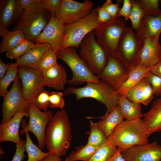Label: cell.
Wrapping results in <instances>:
<instances>
[{
  "label": "cell",
  "mask_w": 161,
  "mask_h": 161,
  "mask_svg": "<svg viewBox=\"0 0 161 161\" xmlns=\"http://www.w3.org/2000/svg\"><path fill=\"white\" fill-rule=\"evenodd\" d=\"M18 75L21 81L23 96L28 102L45 89L42 73L39 70L20 67Z\"/></svg>",
  "instance_id": "obj_12"
},
{
  "label": "cell",
  "mask_w": 161,
  "mask_h": 161,
  "mask_svg": "<svg viewBox=\"0 0 161 161\" xmlns=\"http://www.w3.org/2000/svg\"><path fill=\"white\" fill-rule=\"evenodd\" d=\"M25 133V149L28 155L27 161H40L49 154L48 152L47 153L43 152L39 147L33 143L28 132H26Z\"/></svg>",
  "instance_id": "obj_31"
},
{
  "label": "cell",
  "mask_w": 161,
  "mask_h": 161,
  "mask_svg": "<svg viewBox=\"0 0 161 161\" xmlns=\"http://www.w3.org/2000/svg\"><path fill=\"white\" fill-rule=\"evenodd\" d=\"M25 116L29 117L28 111H21L4 124H0V143L10 141L16 144L22 141L19 135V128L22 120Z\"/></svg>",
  "instance_id": "obj_19"
},
{
  "label": "cell",
  "mask_w": 161,
  "mask_h": 161,
  "mask_svg": "<svg viewBox=\"0 0 161 161\" xmlns=\"http://www.w3.org/2000/svg\"><path fill=\"white\" fill-rule=\"evenodd\" d=\"M66 34L65 26L57 17L51 16L48 23L34 41L36 44H49L57 53L61 49Z\"/></svg>",
  "instance_id": "obj_15"
},
{
  "label": "cell",
  "mask_w": 161,
  "mask_h": 161,
  "mask_svg": "<svg viewBox=\"0 0 161 161\" xmlns=\"http://www.w3.org/2000/svg\"><path fill=\"white\" fill-rule=\"evenodd\" d=\"M131 1L132 7L129 19L131 22L132 29L137 31L142 20L145 16V13L138 0Z\"/></svg>",
  "instance_id": "obj_34"
},
{
  "label": "cell",
  "mask_w": 161,
  "mask_h": 161,
  "mask_svg": "<svg viewBox=\"0 0 161 161\" xmlns=\"http://www.w3.org/2000/svg\"><path fill=\"white\" fill-rule=\"evenodd\" d=\"M136 33L142 41L147 38L154 37L161 33V16H144Z\"/></svg>",
  "instance_id": "obj_25"
},
{
  "label": "cell",
  "mask_w": 161,
  "mask_h": 161,
  "mask_svg": "<svg viewBox=\"0 0 161 161\" xmlns=\"http://www.w3.org/2000/svg\"><path fill=\"white\" fill-rule=\"evenodd\" d=\"M97 18V11L96 8H94L83 18L65 26L66 34L61 49L70 47H75L79 49L80 43L85 37L100 24L98 23Z\"/></svg>",
  "instance_id": "obj_9"
},
{
  "label": "cell",
  "mask_w": 161,
  "mask_h": 161,
  "mask_svg": "<svg viewBox=\"0 0 161 161\" xmlns=\"http://www.w3.org/2000/svg\"><path fill=\"white\" fill-rule=\"evenodd\" d=\"M117 105L126 120H131L143 117L141 104L132 102L126 97L119 96Z\"/></svg>",
  "instance_id": "obj_27"
},
{
  "label": "cell",
  "mask_w": 161,
  "mask_h": 161,
  "mask_svg": "<svg viewBox=\"0 0 161 161\" xmlns=\"http://www.w3.org/2000/svg\"><path fill=\"white\" fill-rule=\"evenodd\" d=\"M127 27L124 20L116 17L100 25L94 30L96 40L108 56H116L119 41Z\"/></svg>",
  "instance_id": "obj_5"
},
{
  "label": "cell",
  "mask_w": 161,
  "mask_h": 161,
  "mask_svg": "<svg viewBox=\"0 0 161 161\" xmlns=\"http://www.w3.org/2000/svg\"><path fill=\"white\" fill-rule=\"evenodd\" d=\"M115 91L110 85L100 80L96 83H87L85 86L81 87H68L63 93L65 96L74 95L77 100L86 98L94 99L105 106L106 114L117 104L119 96L114 94Z\"/></svg>",
  "instance_id": "obj_3"
},
{
  "label": "cell",
  "mask_w": 161,
  "mask_h": 161,
  "mask_svg": "<svg viewBox=\"0 0 161 161\" xmlns=\"http://www.w3.org/2000/svg\"><path fill=\"white\" fill-rule=\"evenodd\" d=\"M154 96L152 87L145 78L131 89L126 96L131 102L147 106Z\"/></svg>",
  "instance_id": "obj_23"
},
{
  "label": "cell",
  "mask_w": 161,
  "mask_h": 161,
  "mask_svg": "<svg viewBox=\"0 0 161 161\" xmlns=\"http://www.w3.org/2000/svg\"><path fill=\"white\" fill-rule=\"evenodd\" d=\"M52 48L50 45L47 43L36 44L27 52L17 59L15 63L18 67L38 69L39 64L43 56L47 50Z\"/></svg>",
  "instance_id": "obj_21"
},
{
  "label": "cell",
  "mask_w": 161,
  "mask_h": 161,
  "mask_svg": "<svg viewBox=\"0 0 161 161\" xmlns=\"http://www.w3.org/2000/svg\"><path fill=\"white\" fill-rule=\"evenodd\" d=\"M89 125L90 129L86 144L98 147L104 143L107 137L98 127L97 123L90 120Z\"/></svg>",
  "instance_id": "obj_32"
},
{
  "label": "cell",
  "mask_w": 161,
  "mask_h": 161,
  "mask_svg": "<svg viewBox=\"0 0 161 161\" xmlns=\"http://www.w3.org/2000/svg\"><path fill=\"white\" fill-rule=\"evenodd\" d=\"M132 5L130 0H124L122 7L117 14V16L124 17L125 20L128 21Z\"/></svg>",
  "instance_id": "obj_44"
},
{
  "label": "cell",
  "mask_w": 161,
  "mask_h": 161,
  "mask_svg": "<svg viewBox=\"0 0 161 161\" xmlns=\"http://www.w3.org/2000/svg\"><path fill=\"white\" fill-rule=\"evenodd\" d=\"M75 47L60 49L57 58L64 62L71 70L72 76L68 80L70 85H77L85 82L96 83L100 79L90 71L87 65L80 58Z\"/></svg>",
  "instance_id": "obj_6"
},
{
  "label": "cell",
  "mask_w": 161,
  "mask_h": 161,
  "mask_svg": "<svg viewBox=\"0 0 161 161\" xmlns=\"http://www.w3.org/2000/svg\"><path fill=\"white\" fill-rule=\"evenodd\" d=\"M9 64H6L0 59V80L5 75L8 69Z\"/></svg>",
  "instance_id": "obj_47"
},
{
  "label": "cell",
  "mask_w": 161,
  "mask_h": 161,
  "mask_svg": "<svg viewBox=\"0 0 161 161\" xmlns=\"http://www.w3.org/2000/svg\"><path fill=\"white\" fill-rule=\"evenodd\" d=\"M42 73L45 86L57 90H64L68 80L66 70L62 65L57 63Z\"/></svg>",
  "instance_id": "obj_20"
},
{
  "label": "cell",
  "mask_w": 161,
  "mask_h": 161,
  "mask_svg": "<svg viewBox=\"0 0 161 161\" xmlns=\"http://www.w3.org/2000/svg\"><path fill=\"white\" fill-rule=\"evenodd\" d=\"M31 41L25 39L14 48L6 53V57L11 60H16L27 52L35 45Z\"/></svg>",
  "instance_id": "obj_35"
},
{
  "label": "cell",
  "mask_w": 161,
  "mask_h": 161,
  "mask_svg": "<svg viewBox=\"0 0 161 161\" xmlns=\"http://www.w3.org/2000/svg\"><path fill=\"white\" fill-rule=\"evenodd\" d=\"M98 148L87 144L76 147V150L66 158L65 161H89Z\"/></svg>",
  "instance_id": "obj_30"
},
{
  "label": "cell",
  "mask_w": 161,
  "mask_h": 161,
  "mask_svg": "<svg viewBox=\"0 0 161 161\" xmlns=\"http://www.w3.org/2000/svg\"><path fill=\"white\" fill-rule=\"evenodd\" d=\"M79 56L94 75L100 74L106 66L108 56L96 39L94 30L88 34L80 43Z\"/></svg>",
  "instance_id": "obj_7"
},
{
  "label": "cell",
  "mask_w": 161,
  "mask_h": 161,
  "mask_svg": "<svg viewBox=\"0 0 161 161\" xmlns=\"http://www.w3.org/2000/svg\"><path fill=\"white\" fill-rule=\"evenodd\" d=\"M94 4L89 0L79 2L72 0H62L57 18L64 25L73 24L84 18L91 12Z\"/></svg>",
  "instance_id": "obj_13"
},
{
  "label": "cell",
  "mask_w": 161,
  "mask_h": 161,
  "mask_svg": "<svg viewBox=\"0 0 161 161\" xmlns=\"http://www.w3.org/2000/svg\"><path fill=\"white\" fill-rule=\"evenodd\" d=\"M108 137L121 151L132 146L145 144L148 142L146 128L141 118L123 120Z\"/></svg>",
  "instance_id": "obj_2"
},
{
  "label": "cell",
  "mask_w": 161,
  "mask_h": 161,
  "mask_svg": "<svg viewBox=\"0 0 161 161\" xmlns=\"http://www.w3.org/2000/svg\"><path fill=\"white\" fill-rule=\"evenodd\" d=\"M25 142L26 140H22L20 143L16 144L15 153L11 161H22L24 159Z\"/></svg>",
  "instance_id": "obj_43"
},
{
  "label": "cell",
  "mask_w": 161,
  "mask_h": 161,
  "mask_svg": "<svg viewBox=\"0 0 161 161\" xmlns=\"http://www.w3.org/2000/svg\"><path fill=\"white\" fill-rule=\"evenodd\" d=\"M41 1L37 0L31 11L23 12L13 29L22 31L25 38L32 41L41 33L51 17L50 12L42 7Z\"/></svg>",
  "instance_id": "obj_4"
},
{
  "label": "cell",
  "mask_w": 161,
  "mask_h": 161,
  "mask_svg": "<svg viewBox=\"0 0 161 161\" xmlns=\"http://www.w3.org/2000/svg\"><path fill=\"white\" fill-rule=\"evenodd\" d=\"M18 66L15 63L9 64L7 71L4 77L0 80V96L3 97L8 92L7 88L18 76Z\"/></svg>",
  "instance_id": "obj_33"
},
{
  "label": "cell",
  "mask_w": 161,
  "mask_h": 161,
  "mask_svg": "<svg viewBox=\"0 0 161 161\" xmlns=\"http://www.w3.org/2000/svg\"><path fill=\"white\" fill-rule=\"evenodd\" d=\"M145 78L151 84L154 96H161V78L151 72Z\"/></svg>",
  "instance_id": "obj_41"
},
{
  "label": "cell",
  "mask_w": 161,
  "mask_h": 161,
  "mask_svg": "<svg viewBox=\"0 0 161 161\" xmlns=\"http://www.w3.org/2000/svg\"><path fill=\"white\" fill-rule=\"evenodd\" d=\"M37 0H20L21 7L23 11H31L33 8Z\"/></svg>",
  "instance_id": "obj_46"
},
{
  "label": "cell",
  "mask_w": 161,
  "mask_h": 161,
  "mask_svg": "<svg viewBox=\"0 0 161 161\" xmlns=\"http://www.w3.org/2000/svg\"><path fill=\"white\" fill-rule=\"evenodd\" d=\"M160 1L161 3V0ZM160 15L161 16V9L160 10Z\"/></svg>",
  "instance_id": "obj_51"
},
{
  "label": "cell",
  "mask_w": 161,
  "mask_h": 161,
  "mask_svg": "<svg viewBox=\"0 0 161 161\" xmlns=\"http://www.w3.org/2000/svg\"><path fill=\"white\" fill-rule=\"evenodd\" d=\"M129 72L118 58L108 56L106 66L101 72L96 76L116 91L127 79Z\"/></svg>",
  "instance_id": "obj_14"
},
{
  "label": "cell",
  "mask_w": 161,
  "mask_h": 161,
  "mask_svg": "<svg viewBox=\"0 0 161 161\" xmlns=\"http://www.w3.org/2000/svg\"><path fill=\"white\" fill-rule=\"evenodd\" d=\"M69 115L64 109L52 116L46 128L45 144L50 154L66 155L72 138Z\"/></svg>",
  "instance_id": "obj_1"
},
{
  "label": "cell",
  "mask_w": 161,
  "mask_h": 161,
  "mask_svg": "<svg viewBox=\"0 0 161 161\" xmlns=\"http://www.w3.org/2000/svg\"><path fill=\"white\" fill-rule=\"evenodd\" d=\"M121 154L126 161H160L161 146L154 141L132 146Z\"/></svg>",
  "instance_id": "obj_16"
},
{
  "label": "cell",
  "mask_w": 161,
  "mask_h": 161,
  "mask_svg": "<svg viewBox=\"0 0 161 161\" xmlns=\"http://www.w3.org/2000/svg\"><path fill=\"white\" fill-rule=\"evenodd\" d=\"M106 10L112 18L117 16L120 9L118 3H113L111 0H107L101 7Z\"/></svg>",
  "instance_id": "obj_42"
},
{
  "label": "cell",
  "mask_w": 161,
  "mask_h": 161,
  "mask_svg": "<svg viewBox=\"0 0 161 161\" xmlns=\"http://www.w3.org/2000/svg\"><path fill=\"white\" fill-rule=\"evenodd\" d=\"M117 149V147L113 145L107 137L105 141L98 148L89 161H108Z\"/></svg>",
  "instance_id": "obj_29"
},
{
  "label": "cell",
  "mask_w": 161,
  "mask_h": 161,
  "mask_svg": "<svg viewBox=\"0 0 161 161\" xmlns=\"http://www.w3.org/2000/svg\"><path fill=\"white\" fill-rule=\"evenodd\" d=\"M121 151L120 150L117 148L115 153L108 161H126L121 154Z\"/></svg>",
  "instance_id": "obj_48"
},
{
  "label": "cell",
  "mask_w": 161,
  "mask_h": 161,
  "mask_svg": "<svg viewBox=\"0 0 161 161\" xmlns=\"http://www.w3.org/2000/svg\"><path fill=\"white\" fill-rule=\"evenodd\" d=\"M62 0H41L43 8L49 11L51 16L57 17L61 9Z\"/></svg>",
  "instance_id": "obj_39"
},
{
  "label": "cell",
  "mask_w": 161,
  "mask_h": 161,
  "mask_svg": "<svg viewBox=\"0 0 161 161\" xmlns=\"http://www.w3.org/2000/svg\"><path fill=\"white\" fill-rule=\"evenodd\" d=\"M29 117L27 125L25 124L23 129L20 131L23 134L26 132H32L36 137L38 147L41 149L45 146V135L47 126L53 115V112L48 110L42 112L35 105L34 100L29 102L28 110Z\"/></svg>",
  "instance_id": "obj_10"
},
{
  "label": "cell",
  "mask_w": 161,
  "mask_h": 161,
  "mask_svg": "<svg viewBox=\"0 0 161 161\" xmlns=\"http://www.w3.org/2000/svg\"><path fill=\"white\" fill-rule=\"evenodd\" d=\"M150 72L161 78V61L155 65Z\"/></svg>",
  "instance_id": "obj_49"
},
{
  "label": "cell",
  "mask_w": 161,
  "mask_h": 161,
  "mask_svg": "<svg viewBox=\"0 0 161 161\" xmlns=\"http://www.w3.org/2000/svg\"><path fill=\"white\" fill-rule=\"evenodd\" d=\"M160 35L147 38L143 40L139 54V65L151 67L161 61Z\"/></svg>",
  "instance_id": "obj_18"
},
{
  "label": "cell",
  "mask_w": 161,
  "mask_h": 161,
  "mask_svg": "<svg viewBox=\"0 0 161 161\" xmlns=\"http://www.w3.org/2000/svg\"><path fill=\"white\" fill-rule=\"evenodd\" d=\"M140 5L143 10L145 16L155 17L160 15L158 0H139Z\"/></svg>",
  "instance_id": "obj_37"
},
{
  "label": "cell",
  "mask_w": 161,
  "mask_h": 161,
  "mask_svg": "<svg viewBox=\"0 0 161 161\" xmlns=\"http://www.w3.org/2000/svg\"><path fill=\"white\" fill-rule=\"evenodd\" d=\"M57 53L52 48L47 50L42 58L38 65V69L42 72L47 70L56 64Z\"/></svg>",
  "instance_id": "obj_36"
},
{
  "label": "cell",
  "mask_w": 161,
  "mask_h": 161,
  "mask_svg": "<svg viewBox=\"0 0 161 161\" xmlns=\"http://www.w3.org/2000/svg\"><path fill=\"white\" fill-rule=\"evenodd\" d=\"M132 28L126 27L123 31L118 44L116 57L129 71L139 65L140 52L143 41Z\"/></svg>",
  "instance_id": "obj_8"
},
{
  "label": "cell",
  "mask_w": 161,
  "mask_h": 161,
  "mask_svg": "<svg viewBox=\"0 0 161 161\" xmlns=\"http://www.w3.org/2000/svg\"><path fill=\"white\" fill-rule=\"evenodd\" d=\"M143 117L148 137L154 132L161 131V96L153 102L151 108L143 114Z\"/></svg>",
  "instance_id": "obj_24"
},
{
  "label": "cell",
  "mask_w": 161,
  "mask_h": 161,
  "mask_svg": "<svg viewBox=\"0 0 161 161\" xmlns=\"http://www.w3.org/2000/svg\"><path fill=\"white\" fill-rule=\"evenodd\" d=\"M96 9L97 13V21L98 23H105L113 18L106 10L101 7L97 6Z\"/></svg>",
  "instance_id": "obj_45"
},
{
  "label": "cell",
  "mask_w": 161,
  "mask_h": 161,
  "mask_svg": "<svg viewBox=\"0 0 161 161\" xmlns=\"http://www.w3.org/2000/svg\"><path fill=\"white\" fill-rule=\"evenodd\" d=\"M154 66L147 67L138 65L133 68L129 70L127 79L114 92V94L126 97L128 91L145 78Z\"/></svg>",
  "instance_id": "obj_22"
},
{
  "label": "cell",
  "mask_w": 161,
  "mask_h": 161,
  "mask_svg": "<svg viewBox=\"0 0 161 161\" xmlns=\"http://www.w3.org/2000/svg\"><path fill=\"white\" fill-rule=\"evenodd\" d=\"M64 96L63 93L61 92L53 91L50 92L49 107L53 109L57 108L63 109L65 105Z\"/></svg>",
  "instance_id": "obj_40"
},
{
  "label": "cell",
  "mask_w": 161,
  "mask_h": 161,
  "mask_svg": "<svg viewBox=\"0 0 161 161\" xmlns=\"http://www.w3.org/2000/svg\"><path fill=\"white\" fill-rule=\"evenodd\" d=\"M0 35L3 37L8 28L19 19L23 10L20 0L0 1Z\"/></svg>",
  "instance_id": "obj_17"
},
{
  "label": "cell",
  "mask_w": 161,
  "mask_h": 161,
  "mask_svg": "<svg viewBox=\"0 0 161 161\" xmlns=\"http://www.w3.org/2000/svg\"><path fill=\"white\" fill-rule=\"evenodd\" d=\"M25 39L23 32L21 30L9 31L3 37L2 40L0 44V52H7L15 47Z\"/></svg>",
  "instance_id": "obj_28"
},
{
  "label": "cell",
  "mask_w": 161,
  "mask_h": 161,
  "mask_svg": "<svg viewBox=\"0 0 161 161\" xmlns=\"http://www.w3.org/2000/svg\"><path fill=\"white\" fill-rule=\"evenodd\" d=\"M3 97L1 124L5 123L19 112L28 111L29 103L24 97L18 75L11 88Z\"/></svg>",
  "instance_id": "obj_11"
},
{
  "label": "cell",
  "mask_w": 161,
  "mask_h": 161,
  "mask_svg": "<svg viewBox=\"0 0 161 161\" xmlns=\"http://www.w3.org/2000/svg\"><path fill=\"white\" fill-rule=\"evenodd\" d=\"M40 161H61V157L54 156L50 154Z\"/></svg>",
  "instance_id": "obj_50"
},
{
  "label": "cell",
  "mask_w": 161,
  "mask_h": 161,
  "mask_svg": "<svg viewBox=\"0 0 161 161\" xmlns=\"http://www.w3.org/2000/svg\"><path fill=\"white\" fill-rule=\"evenodd\" d=\"M97 118L101 119L97 123L98 126L106 137L111 134L124 119L117 105L109 113Z\"/></svg>",
  "instance_id": "obj_26"
},
{
  "label": "cell",
  "mask_w": 161,
  "mask_h": 161,
  "mask_svg": "<svg viewBox=\"0 0 161 161\" xmlns=\"http://www.w3.org/2000/svg\"><path fill=\"white\" fill-rule=\"evenodd\" d=\"M50 93L49 90L44 89L34 99L35 105L39 109H42L44 111L48 110L49 106Z\"/></svg>",
  "instance_id": "obj_38"
}]
</instances>
